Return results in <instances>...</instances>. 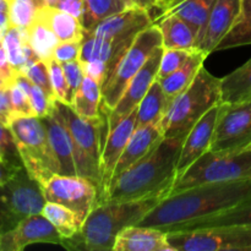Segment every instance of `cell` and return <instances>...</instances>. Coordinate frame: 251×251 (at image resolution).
Instances as JSON below:
<instances>
[{"label":"cell","instance_id":"cell-49","mask_svg":"<svg viewBox=\"0 0 251 251\" xmlns=\"http://www.w3.org/2000/svg\"><path fill=\"white\" fill-rule=\"evenodd\" d=\"M24 166H17V164L9 163V162L0 161V186L7 183Z\"/></svg>","mask_w":251,"mask_h":251},{"label":"cell","instance_id":"cell-36","mask_svg":"<svg viewBox=\"0 0 251 251\" xmlns=\"http://www.w3.org/2000/svg\"><path fill=\"white\" fill-rule=\"evenodd\" d=\"M46 6L44 0H10V26L28 29Z\"/></svg>","mask_w":251,"mask_h":251},{"label":"cell","instance_id":"cell-33","mask_svg":"<svg viewBox=\"0 0 251 251\" xmlns=\"http://www.w3.org/2000/svg\"><path fill=\"white\" fill-rule=\"evenodd\" d=\"M26 33L27 42L38 59L44 61L53 59L54 49L58 46L59 39L53 29L41 16H38L33 25L26 29Z\"/></svg>","mask_w":251,"mask_h":251},{"label":"cell","instance_id":"cell-13","mask_svg":"<svg viewBox=\"0 0 251 251\" xmlns=\"http://www.w3.org/2000/svg\"><path fill=\"white\" fill-rule=\"evenodd\" d=\"M162 53H163V47H159L154 50V53L150 56L141 70L134 76L130 83L127 85L126 90L124 91L120 100H118L117 105L110 110H102L107 113L105 120H107V131H109L112 127H114L120 120L126 118L131 112H134L139 107L140 102L152 83L157 80V74H158L159 64H161ZM108 134V132H107Z\"/></svg>","mask_w":251,"mask_h":251},{"label":"cell","instance_id":"cell-16","mask_svg":"<svg viewBox=\"0 0 251 251\" xmlns=\"http://www.w3.org/2000/svg\"><path fill=\"white\" fill-rule=\"evenodd\" d=\"M221 103L211 108L194 125L193 129L189 131V134L184 139L180 157H179L178 161V167H176V179L189 167L193 166L203 153H206L210 150L213 140V134H215L216 124H217L218 114H220Z\"/></svg>","mask_w":251,"mask_h":251},{"label":"cell","instance_id":"cell-19","mask_svg":"<svg viewBox=\"0 0 251 251\" xmlns=\"http://www.w3.org/2000/svg\"><path fill=\"white\" fill-rule=\"evenodd\" d=\"M240 14V0H216L211 11L200 50L210 55L232 29Z\"/></svg>","mask_w":251,"mask_h":251},{"label":"cell","instance_id":"cell-12","mask_svg":"<svg viewBox=\"0 0 251 251\" xmlns=\"http://www.w3.org/2000/svg\"><path fill=\"white\" fill-rule=\"evenodd\" d=\"M42 191L46 201L66 206L85 220L100 201L97 185L81 176L55 174L42 186Z\"/></svg>","mask_w":251,"mask_h":251},{"label":"cell","instance_id":"cell-41","mask_svg":"<svg viewBox=\"0 0 251 251\" xmlns=\"http://www.w3.org/2000/svg\"><path fill=\"white\" fill-rule=\"evenodd\" d=\"M61 65H63L66 83H68V104L71 105L74 97L82 85L85 74H83L82 64L80 60L68 61V63H63Z\"/></svg>","mask_w":251,"mask_h":251},{"label":"cell","instance_id":"cell-57","mask_svg":"<svg viewBox=\"0 0 251 251\" xmlns=\"http://www.w3.org/2000/svg\"><path fill=\"white\" fill-rule=\"evenodd\" d=\"M0 161H2V158H1V156H0Z\"/></svg>","mask_w":251,"mask_h":251},{"label":"cell","instance_id":"cell-14","mask_svg":"<svg viewBox=\"0 0 251 251\" xmlns=\"http://www.w3.org/2000/svg\"><path fill=\"white\" fill-rule=\"evenodd\" d=\"M32 244H64V238L43 213H34L4 233L0 251H21Z\"/></svg>","mask_w":251,"mask_h":251},{"label":"cell","instance_id":"cell-31","mask_svg":"<svg viewBox=\"0 0 251 251\" xmlns=\"http://www.w3.org/2000/svg\"><path fill=\"white\" fill-rule=\"evenodd\" d=\"M42 213L50 221L51 225L60 233L61 237L64 238V242L78 234L83 222H85V218L78 215L77 212L55 202L47 201Z\"/></svg>","mask_w":251,"mask_h":251},{"label":"cell","instance_id":"cell-26","mask_svg":"<svg viewBox=\"0 0 251 251\" xmlns=\"http://www.w3.org/2000/svg\"><path fill=\"white\" fill-rule=\"evenodd\" d=\"M2 42L10 66L16 73H22L29 64L38 60V56L27 42L26 29L10 26L2 36Z\"/></svg>","mask_w":251,"mask_h":251},{"label":"cell","instance_id":"cell-1","mask_svg":"<svg viewBox=\"0 0 251 251\" xmlns=\"http://www.w3.org/2000/svg\"><path fill=\"white\" fill-rule=\"evenodd\" d=\"M251 198V179L212 183L169 194L137 226L161 228L217 215Z\"/></svg>","mask_w":251,"mask_h":251},{"label":"cell","instance_id":"cell-46","mask_svg":"<svg viewBox=\"0 0 251 251\" xmlns=\"http://www.w3.org/2000/svg\"><path fill=\"white\" fill-rule=\"evenodd\" d=\"M81 64H82L85 76L93 78V80L97 81V82L102 86L105 80V76H107V64L103 63V61H87V63Z\"/></svg>","mask_w":251,"mask_h":251},{"label":"cell","instance_id":"cell-30","mask_svg":"<svg viewBox=\"0 0 251 251\" xmlns=\"http://www.w3.org/2000/svg\"><path fill=\"white\" fill-rule=\"evenodd\" d=\"M168 104V97L164 93L159 81L156 80L137 107L136 127L150 124H161Z\"/></svg>","mask_w":251,"mask_h":251},{"label":"cell","instance_id":"cell-8","mask_svg":"<svg viewBox=\"0 0 251 251\" xmlns=\"http://www.w3.org/2000/svg\"><path fill=\"white\" fill-rule=\"evenodd\" d=\"M251 179V147L237 152L208 150L176 180L171 194L212 183Z\"/></svg>","mask_w":251,"mask_h":251},{"label":"cell","instance_id":"cell-18","mask_svg":"<svg viewBox=\"0 0 251 251\" xmlns=\"http://www.w3.org/2000/svg\"><path fill=\"white\" fill-rule=\"evenodd\" d=\"M48 132L49 144L59 166V174L64 176H77L74 157L73 140L65 124L63 115L59 109L54 108L47 117L42 118Z\"/></svg>","mask_w":251,"mask_h":251},{"label":"cell","instance_id":"cell-28","mask_svg":"<svg viewBox=\"0 0 251 251\" xmlns=\"http://www.w3.org/2000/svg\"><path fill=\"white\" fill-rule=\"evenodd\" d=\"M249 100H251V59L229 75L221 78V102L233 104Z\"/></svg>","mask_w":251,"mask_h":251},{"label":"cell","instance_id":"cell-9","mask_svg":"<svg viewBox=\"0 0 251 251\" xmlns=\"http://www.w3.org/2000/svg\"><path fill=\"white\" fill-rule=\"evenodd\" d=\"M41 185L32 179L25 167L0 186V233L10 232L21 221L41 213L46 205Z\"/></svg>","mask_w":251,"mask_h":251},{"label":"cell","instance_id":"cell-24","mask_svg":"<svg viewBox=\"0 0 251 251\" xmlns=\"http://www.w3.org/2000/svg\"><path fill=\"white\" fill-rule=\"evenodd\" d=\"M154 25L161 31L164 49H198L193 28L176 15H161L154 20Z\"/></svg>","mask_w":251,"mask_h":251},{"label":"cell","instance_id":"cell-29","mask_svg":"<svg viewBox=\"0 0 251 251\" xmlns=\"http://www.w3.org/2000/svg\"><path fill=\"white\" fill-rule=\"evenodd\" d=\"M131 43H118V42L108 41L102 37L93 36V34L85 33L82 42H81L80 59L81 63L87 61H103L108 65V69L112 65L117 56ZM108 73V70H107Z\"/></svg>","mask_w":251,"mask_h":251},{"label":"cell","instance_id":"cell-52","mask_svg":"<svg viewBox=\"0 0 251 251\" xmlns=\"http://www.w3.org/2000/svg\"><path fill=\"white\" fill-rule=\"evenodd\" d=\"M10 83H11V81H9L5 76H2L1 74H0V88L5 87V86H9Z\"/></svg>","mask_w":251,"mask_h":251},{"label":"cell","instance_id":"cell-50","mask_svg":"<svg viewBox=\"0 0 251 251\" xmlns=\"http://www.w3.org/2000/svg\"><path fill=\"white\" fill-rule=\"evenodd\" d=\"M10 0H0V34H4L10 27Z\"/></svg>","mask_w":251,"mask_h":251},{"label":"cell","instance_id":"cell-22","mask_svg":"<svg viewBox=\"0 0 251 251\" xmlns=\"http://www.w3.org/2000/svg\"><path fill=\"white\" fill-rule=\"evenodd\" d=\"M216 0H176L163 9L162 15H176L193 28L196 36V48H200L206 26Z\"/></svg>","mask_w":251,"mask_h":251},{"label":"cell","instance_id":"cell-47","mask_svg":"<svg viewBox=\"0 0 251 251\" xmlns=\"http://www.w3.org/2000/svg\"><path fill=\"white\" fill-rule=\"evenodd\" d=\"M56 7L63 11L69 12L82 21L83 17V0H58Z\"/></svg>","mask_w":251,"mask_h":251},{"label":"cell","instance_id":"cell-42","mask_svg":"<svg viewBox=\"0 0 251 251\" xmlns=\"http://www.w3.org/2000/svg\"><path fill=\"white\" fill-rule=\"evenodd\" d=\"M10 96H11L12 110L15 117H36L32 108L31 100L26 91L19 85L15 80L10 83Z\"/></svg>","mask_w":251,"mask_h":251},{"label":"cell","instance_id":"cell-3","mask_svg":"<svg viewBox=\"0 0 251 251\" xmlns=\"http://www.w3.org/2000/svg\"><path fill=\"white\" fill-rule=\"evenodd\" d=\"M164 198L167 196L156 195L140 200L97 203L88 213L80 233L66 239L63 247L87 251L113 250L117 235L124 228L139 225Z\"/></svg>","mask_w":251,"mask_h":251},{"label":"cell","instance_id":"cell-43","mask_svg":"<svg viewBox=\"0 0 251 251\" xmlns=\"http://www.w3.org/2000/svg\"><path fill=\"white\" fill-rule=\"evenodd\" d=\"M47 63H48L49 75H50L51 86H53L56 100H60V102L68 104V83H66L63 65L55 59H50Z\"/></svg>","mask_w":251,"mask_h":251},{"label":"cell","instance_id":"cell-2","mask_svg":"<svg viewBox=\"0 0 251 251\" xmlns=\"http://www.w3.org/2000/svg\"><path fill=\"white\" fill-rule=\"evenodd\" d=\"M183 142L184 137H163L141 161L110 181L104 201L168 196L176 180V167Z\"/></svg>","mask_w":251,"mask_h":251},{"label":"cell","instance_id":"cell-54","mask_svg":"<svg viewBox=\"0 0 251 251\" xmlns=\"http://www.w3.org/2000/svg\"><path fill=\"white\" fill-rule=\"evenodd\" d=\"M44 1L50 7H56V4H58V0H44Z\"/></svg>","mask_w":251,"mask_h":251},{"label":"cell","instance_id":"cell-25","mask_svg":"<svg viewBox=\"0 0 251 251\" xmlns=\"http://www.w3.org/2000/svg\"><path fill=\"white\" fill-rule=\"evenodd\" d=\"M207 56L208 55L205 51L196 49L180 69L172 73L171 75L158 80L164 93L168 97L169 103L190 86V83L193 82L194 78L198 75L199 70L203 66V61Z\"/></svg>","mask_w":251,"mask_h":251},{"label":"cell","instance_id":"cell-45","mask_svg":"<svg viewBox=\"0 0 251 251\" xmlns=\"http://www.w3.org/2000/svg\"><path fill=\"white\" fill-rule=\"evenodd\" d=\"M14 119V110L10 96V85L0 88V122L9 126Z\"/></svg>","mask_w":251,"mask_h":251},{"label":"cell","instance_id":"cell-23","mask_svg":"<svg viewBox=\"0 0 251 251\" xmlns=\"http://www.w3.org/2000/svg\"><path fill=\"white\" fill-rule=\"evenodd\" d=\"M221 226H251V198L217 215L206 216L191 222L174 226L166 229V232L200 229V228L221 227Z\"/></svg>","mask_w":251,"mask_h":251},{"label":"cell","instance_id":"cell-39","mask_svg":"<svg viewBox=\"0 0 251 251\" xmlns=\"http://www.w3.org/2000/svg\"><path fill=\"white\" fill-rule=\"evenodd\" d=\"M22 74H25L34 85L38 86L39 88H42L49 97L56 100L55 95H54L53 91V86H51L50 75H49V68L47 61L38 59V60H36L34 63L29 64V65L22 71Z\"/></svg>","mask_w":251,"mask_h":251},{"label":"cell","instance_id":"cell-20","mask_svg":"<svg viewBox=\"0 0 251 251\" xmlns=\"http://www.w3.org/2000/svg\"><path fill=\"white\" fill-rule=\"evenodd\" d=\"M113 251H173L168 233L161 228L130 226L115 238Z\"/></svg>","mask_w":251,"mask_h":251},{"label":"cell","instance_id":"cell-27","mask_svg":"<svg viewBox=\"0 0 251 251\" xmlns=\"http://www.w3.org/2000/svg\"><path fill=\"white\" fill-rule=\"evenodd\" d=\"M39 16L49 25L59 42L77 41L82 42L85 37V28L82 21L69 12L58 7L46 6Z\"/></svg>","mask_w":251,"mask_h":251},{"label":"cell","instance_id":"cell-17","mask_svg":"<svg viewBox=\"0 0 251 251\" xmlns=\"http://www.w3.org/2000/svg\"><path fill=\"white\" fill-rule=\"evenodd\" d=\"M136 118H137V108L134 112L130 113L126 118L120 120L114 127L108 131L105 137L104 146H103L102 157H100V171H102V200L104 201L105 194L110 185L113 176H114V169L119 161L120 156L124 152L125 146L127 141L131 137L132 132L136 129Z\"/></svg>","mask_w":251,"mask_h":251},{"label":"cell","instance_id":"cell-35","mask_svg":"<svg viewBox=\"0 0 251 251\" xmlns=\"http://www.w3.org/2000/svg\"><path fill=\"white\" fill-rule=\"evenodd\" d=\"M126 9L123 0H83L82 25L85 32L95 28L100 22Z\"/></svg>","mask_w":251,"mask_h":251},{"label":"cell","instance_id":"cell-6","mask_svg":"<svg viewBox=\"0 0 251 251\" xmlns=\"http://www.w3.org/2000/svg\"><path fill=\"white\" fill-rule=\"evenodd\" d=\"M162 46V34L157 25L140 32L126 49L117 56L108 69L102 85V110H110L126 90L130 81L146 64L150 56Z\"/></svg>","mask_w":251,"mask_h":251},{"label":"cell","instance_id":"cell-48","mask_svg":"<svg viewBox=\"0 0 251 251\" xmlns=\"http://www.w3.org/2000/svg\"><path fill=\"white\" fill-rule=\"evenodd\" d=\"M2 36L4 34H0V74L5 76L9 81H12L15 75H16V71L10 66L6 50H5L4 47V42H2Z\"/></svg>","mask_w":251,"mask_h":251},{"label":"cell","instance_id":"cell-34","mask_svg":"<svg viewBox=\"0 0 251 251\" xmlns=\"http://www.w3.org/2000/svg\"><path fill=\"white\" fill-rule=\"evenodd\" d=\"M251 44V0H240V14L216 51Z\"/></svg>","mask_w":251,"mask_h":251},{"label":"cell","instance_id":"cell-38","mask_svg":"<svg viewBox=\"0 0 251 251\" xmlns=\"http://www.w3.org/2000/svg\"><path fill=\"white\" fill-rule=\"evenodd\" d=\"M195 50L196 49L189 50V49H164L163 48L161 64H159L158 74H157V80H161V78L166 77V76L171 75L172 73H174L176 70L180 69Z\"/></svg>","mask_w":251,"mask_h":251},{"label":"cell","instance_id":"cell-44","mask_svg":"<svg viewBox=\"0 0 251 251\" xmlns=\"http://www.w3.org/2000/svg\"><path fill=\"white\" fill-rule=\"evenodd\" d=\"M81 51V42H59L53 53V59L59 63H68V61L78 60Z\"/></svg>","mask_w":251,"mask_h":251},{"label":"cell","instance_id":"cell-15","mask_svg":"<svg viewBox=\"0 0 251 251\" xmlns=\"http://www.w3.org/2000/svg\"><path fill=\"white\" fill-rule=\"evenodd\" d=\"M152 25H154V20L149 10L131 6L103 20L95 28L85 33L126 44L131 43L140 32Z\"/></svg>","mask_w":251,"mask_h":251},{"label":"cell","instance_id":"cell-11","mask_svg":"<svg viewBox=\"0 0 251 251\" xmlns=\"http://www.w3.org/2000/svg\"><path fill=\"white\" fill-rule=\"evenodd\" d=\"M251 147V100L221 103L210 151L237 152Z\"/></svg>","mask_w":251,"mask_h":251},{"label":"cell","instance_id":"cell-56","mask_svg":"<svg viewBox=\"0 0 251 251\" xmlns=\"http://www.w3.org/2000/svg\"><path fill=\"white\" fill-rule=\"evenodd\" d=\"M0 240H1V233H0Z\"/></svg>","mask_w":251,"mask_h":251},{"label":"cell","instance_id":"cell-7","mask_svg":"<svg viewBox=\"0 0 251 251\" xmlns=\"http://www.w3.org/2000/svg\"><path fill=\"white\" fill-rule=\"evenodd\" d=\"M9 127L25 169L42 188L51 176L59 174L58 162L51 151L43 120L38 117H15Z\"/></svg>","mask_w":251,"mask_h":251},{"label":"cell","instance_id":"cell-10","mask_svg":"<svg viewBox=\"0 0 251 251\" xmlns=\"http://www.w3.org/2000/svg\"><path fill=\"white\" fill-rule=\"evenodd\" d=\"M167 233L173 251H251V226H221Z\"/></svg>","mask_w":251,"mask_h":251},{"label":"cell","instance_id":"cell-32","mask_svg":"<svg viewBox=\"0 0 251 251\" xmlns=\"http://www.w3.org/2000/svg\"><path fill=\"white\" fill-rule=\"evenodd\" d=\"M102 100V86L93 78L85 76L71 107L81 117L92 119L100 117Z\"/></svg>","mask_w":251,"mask_h":251},{"label":"cell","instance_id":"cell-51","mask_svg":"<svg viewBox=\"0 0 251 251\" xmlns=\"http://www.w3.org/2000/svg\"><path fill=\"white\" fill-rule=\"evenodd\" d=\"M132 5L144 10H151L154 6H159L161 0H131Z\"/></svg>","mask_w":251,"mask_h":251},{"label":"cell","instance_id":"cell-5","mask_svg":"<svg viewBox=\"0 0 251 251\" xmlns=\"http://www.w3.org/2000/svg\"><path fill=\"white\" fill-rule=\"evenodd\" d=\"M55 105L63 115L73 140L77 176H83L97 185L100 190V203L103 194L100 157L104 146L103 131L108 132L107 120H103L102 115L92 119L81 117L71 105L60 100H56Z\"/></svg>","mask_w":251,"mask_h":251},{"label":"cell","instance_id":"cell-40","mask_svg":"<svg viewBox=\"0 0 251 251\" xmlns=\"http://www.w3.org/2000/svg\"><path fill=\"white\" fill-rule=\"evenodd\" d=\"M0 156L2 161L24 166L11 129L0 122Z\"/></svg>","mask_w":251,"mask_h":251},{"label":"cell","instance_id":"cell-21","mask_svg":"<svg viewBox=\"0 0 251 251\" xmlns=\"http://www.w3.org/2000/svg\"><path fill=\"white\" fill-rule=\"evenodd\" d=\"M164 135L162 131L161 124H150L145 126H137L132 132L131 137L125 146L124 152L120 156L114 169V176H118L123 172L126 171L135 163L141 161L147 153L152 151L161 142ZM112 179V180H113Z\"/></svg>","mask_w":251,"mask_h":251},{"label":"cell","instance_id":"cell-55","mask_svg":"<svg viewBox=\"0 0 251 251\" xmlns=\"http://www.w3.org/2000/svg\"><path fill=\"white\" fill-rule=\"evenodd\" d=\"M123 2H124V4L126 5V7L134 6V5H132V2H131V0H123Z\"/></svg>","mask_w":251,"mask_h":251},{"label":"cell","instance_id":"cell-37","mask_svg":"<svg viewBox=\"0 0 251 251\" xmlns=\"http://www.w3.org/2000/svg\"><path fill=\"white\" fill-rule=\"evenodd\" d=\"M14 80L26 91L31 100L32 108H33L34 115L38 118H44L51 113V110L55 108V100L49 97L42 88L34 85L25 74L16 73Z\"/></svg>","mask_w":251,"mask_h":251},{"label":"cell","instance_id":"cell-4","mask_svg":"<svg viewBox=\"0 0 251 251\" xmlns=\"http://www.w3.org/2000/svg\"><path fill=\"white\" fill-rule=\"evenodd\" d=\"M221 103V78L205 66L185 91L168 104L161 122L164 137H184L212 107Z\"/></svg>","mask_w":251,"mask_h":251},{"label":"cell","instance_id":"cell-53","mask_svg":"<svg viewBox=\"0 0 251 251\" xmlns=\"http://www.w3.org/2000/svg\"><path fill=\"white\" fill-rule=\"evenodd\" d=\"M174 1H176V0H161V4H159L158 7H161L162 10L166 9L167 6H169L171 4H173Z\"/></svg>","mask_w":251,"mask_h":251}]
</instances>
